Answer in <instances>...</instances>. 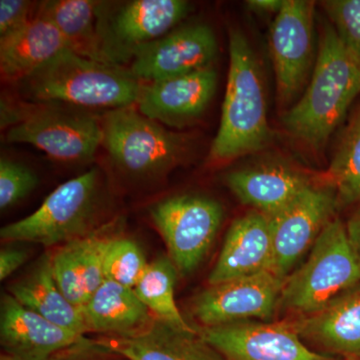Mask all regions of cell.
<instances>
[{"label":"cell","instance_id":"19","mask_svg":"<svg viewBox=\"0 0 360 360\" xmlns=\"http://www.w3.org/2000/svg\"><path fill=\"white\" fill-rule=\"evenodd\" d=\"M94 341L127 360H225L198 329L186 330L158 319L131 338L103 336Z\"/></svg>","mask_w":360,"mask_h":360},{"label":"cell","instance_id":"33","mask_svg":"<svg viewBox=\"0 0 360 360\" xmlns=\"http://www.w3.org/2000/svg\"><path fill=\"white\" fill-rule=\"evenodd\" d=\"M27 257L25 250L6 248L0 251V281H4L25 264Z\"/></svg>","mask_w":360,"mask_h":360},{"label":"cell","instance_id":"30","mask_svg":"<svg viewBox=\"0 0 360 360\" xmlns=\"http://www.w3.org/2000/svg\"><path fill=\"white\" fill-rule=\"evenodd\" d=\"M39 184L37 174L16 161L0 160V208L6 210L23 200Z\"/></svg>","mask_w":360,"mask_h":360},{"label":"cell","instance_id":"2","mask_svg":"<svg viewBox=\"0 0 360 360\" xmlns=\"http://www.w3.org/2000/svg\"><path fill=\"white\" fill-rule=\"evenodd\" d=\"M272 137L257 56L245 33L232 28L221 120L208 158L212 162H226L257 153L269 146Z\"/></svg>","mask_w":360,"mask_h":360},{"label":"cell","instance_id":"1","mask_svg":"<svg viewBox=\"0 0 360 360\" xmlns=\"http://www.w3.org/2000/svg\"><path fill=\"white\" fill-rule=\"evenodd\" d=\"M359 94V59L338 39L330 22H322L309 84L284 115V127L310 148H323Z\"/></svg>","mask_w":360,"mask_h":360},{"label":"cell","instance_id":"35","mask_svg":"<svg viewBox=\"0 0 360 360\" xmlns=\"http://www.w3.org/2000/svg\"><path fill=\"white\" fill-rule=\"evenodd\" d=\"M284 0H251L246 2L251 11L259 13H278Z\"/></svg>","mask_w":360,"mask_h":360},{"label":"cell","instance_id":"12","mask_svg":"<svg viewBox=\"0 0 360 360\" xmlns=\"http://www.w3.org/2000/svg\"><path fill=\"white\" fill-rule=\"evenodd\" d=\"M198 331L225 360H336L310 349L285 321H243Z\"/></svg>","mask_w":360,"mask_h":360},{"label":"cell","instance_id":"6","mask_svg":"<svg viewBox=\"0 0 360 360\" xmlns=\"http://www.w3.org/2000/svg\"><path fill=\"white\" fill-rule=\"evenodd\" d=\"M9 111L4 120L11 124L6 141L32 144L56 160H90L103 146L101 120L85 111L61 108L60 103H39Z\"/></svg>","mask_w":360,"mask_h":360},{"label":"cell","instance_id":"28","mask_svg":"<svg viewBox=\"0 0 360 360\" xmlns=\"http://www.w3.org/2000/svg\"><path fill=\"white\" fill-rule=\"evenodd\" d=\"M148 264L141 246L134 240L113 236L104 255V277L134 288Z\"/></svg>","mask_w":360,"mask_h":360},{"label":"cell","instance_id":"21","mask_svg":"<svg viewBox=\"0 0 360 360\" xmlns=\"http://www.w3.org/2000/svg\"><path fill=\"white\" fill-rule=\"evenodd\" d=\"M65 49L68 45L58 28L34 13L26 25L0 37L2 79L20 84Z\"/></svg>","mask_w":360,"mask_h":360},{"label":"cell","instance_id":"18","mask_svg":"<svg viewBox=\"0 0 360 360\" xmlns=\"http://www.w3.org/2000/svg\"><path fill=\"white\" fill-rule=\"evenodd\" d=\"M274 240L269 217L253 210L234 220L208 277L210 285L270 270Z\"/></svg>","mask_w":360,"mask_h":360},{"label":"cell","instance_id":"8","mask_svg":"<svg viewBox=\"0 0 360 360\" xmlns=\"http://www.w3.org/2000/svg\"><path fill=\"white\" fill-rule=\"evenodd\" d=\"M149 215L179 274L187 276L200 266L212 248L224 212L212 198L182 194L155 203Z\"/></svg>","mask_w":360,"mask_h":360},{"label":"cell","instance_id":"22","mask_svg":"<svg viewBox=\"0 0 360 360\" xmlns=\"http://www.w3.org/2000/svg\"><path fill=\"white\" fill-rule=\"evenodd\" d=\"M89 333L131 338L143 333L155 317L134 288L105 278L82 307Z\"/></svg>","mask_w":360,"mask_h":360},{"label":"cell","instance_id":"15","mask_svg":"<svg viewBox=\"0 0 360 360\" xmlns=\"http://www.w3.org/2000/svg\"><path fill=\"white\" fill-rule=\"evenodd\" d=\"M217 73L212 68L142 84L139 112L175 129L187 127L203 115L217 91Z\"/></svg>","mask_w":360,"mask_h":360},{"label":"cell","instance_id":"32","mask_svg":"<svg viewBox=\"0 0 360 360\" xmlns=\"http://www.w3.org/2000/svg\"><path fill=\"white\" fill-rule=\"evenodd\" d=\"M52 360H127L97 345L94 340L84 338L75 347L56 355Z\"/></svg>","mask_w":360,"mask_h":360},{"label":"cell","instance_id":"36","mask_svg":"<svg viewBox=\"0 0 360 360\" xmlns=\"http://www.w3.org/2000/svg\"><path fill=\"white\" fill-rule=\"evenodd\" d=\"M0 360H20L15 359V357L11 356V355L6 354H2L1 356H0Z\"/></svg>","mask_w":360,"mask_h":360},{"label":"cell","instance_id":"7","mask_svg":"<svg viewBox=\"0 0 360 360\" xmlns=\"http://www.w3.org/2000/svg\"><path fill=\"white\" fill-rule=\"evenodd\" d=\"M103 146L120 168L139 176L167 172L184 158L186 139L129 108L108 110L101 118Z\"/></svg>","mask_w":360,"mask_h":360},{"label":"cell","instance_id":"11","mask_svg":"<svg viewBox=\"0 0 360 360\" xmlns=\"http://www.w3.org/2000/svg\"><path fill=\"white\" fill-rule=\"evenodd\" d=\"M184 0H134L115 13L99 15L98 32L110 63L122 65L134 49L172 32L189 11Z\"/></svg>","mask_w":360,"mask_h":360},{"label":"cell","instance_id":"5","mask_svg":"<svg viewBox=\"0 0 360 360\" xmlns=\"http://www.w3.org/2000/svg\"><path fill=\"white\" fill-rule=\"evenodd\" d=\"M98 201L96 168L56 187L39 210L0 231L4 243L63 245L91 233Z\"/></svg>","mask_w":360,"mask_h":360},{"label":"cell","instance_id":"13","mask_svg":"<svg viewBox=\"0 0 360 360\" xmlns=\"http://www.w3.org/2000/svg\"><path fill=\"white\" fill-rule=\"evenodd\" d=\"M338 201L333 189L309 186L285 207L269 217L274 240L272 272L286 279L297 260L333 219Z\"/></svg>","mask_w":360,"mask_h":360},{"label":"cell","instance_id":"20","mask_svg":"<svg viewBox=\"0 0 360 360\" xmlns=\"http://www.w3.org/2000/svg\"><path fill=\"white\" fill-rule=\"evenodd\" d=\"M113 236L103 231L58 246L51 253L54 278L61 292L82 309L104 279L103 260Z\"/></svg>","mask_w":360,"mask_h":360},{"label":"cell","instance_id":"34","mask_svg":"<svg viewBox=\"0 0 360 360\" xmlns=\"http://www.w3.org/2000/svg\"><path fill=\"white\" fill-rule=\"evenodd\" d=\"M345 229L350 245L360 259V205L348 219Z\"/></svg>","mask_w":360,"mask_h":360},{"label":"cell","instance_id":"23","mask_svg":"<svg viewBox=\"0 0 360 360\" xmlns=\"http://www.w3.org/2000/svg\"><path fill=\"white\" fill-rule=\"evenodd\" d=\"M226 184L243 205L271 217L311 186L307 177L283 165H264L236 170Z\"/></svg>","mask_w":360,"mask_h":360},{"label":"cell","instance_id":"26","mask_svg":"<svg viewBox=\"0 0 360 360\" xmlns=\"http://www.w3.org/2000/svg\"><path fill=\"white\" fill-rule=\"evenodd\" d=\"M177 276L179 271L170 258L160 257L149 262L134 290L155 319L186 330H196L187 323L175 302Z\"/></svg>","mask_w":360,"mask_h":360},{"label":"cell","instance_id":"14","mask_svg":"<svg viewBox=\"0 0 360 360\" xmlns=\"http://www.w3.org/2000/svg\"><path fill=\"white\" fill-rule=\"evenodd\" d=\"M217 54V37L210 26L187 25L135 49L129 70L149 84L212 68Z\"/></svg>","mask_w":360,"mask_h":360},{"label":"cell","instance_id":"10","mask_svg":"<svg viewBox=\"0 0 360 360\" xmlns=\"http://www.w3.org/2000/svg\"><path fill=\"white\" fill-rule=\"evenodd\" d=\"M285 279L270 270L208 286L191 302V315L201 328L271 319L278 307Z\"/></svg>","mask_w":360,"mask_h":360},{"label":"cell","instance_id":"24","mask_svg":"<svg viewBox=\"0 0 360 360\" xmlns=\"http://www.w3.org/2000/svg\"><path fill=\"white\" fill-rule=\"evenodd\" d=\"M9 293L26 309L32 310L79 335L89 333L82 310L61 292L54 278L51 253H44L25 276L8 288Z\"/></svg>","mask_w":360,"mask_h":360},{"label":"cell","instance_id":"16","mask_svg":"<svg viewBox=\"0 0 360 360\" xmlns=\"http://www.w3.org/2000/svg\"><path fill=\"white\" fill-rule=\"evenodd\" d=\"M84 338L26 309L11 293L2 296L0 343L4 354L20 360H52Z\"/></svg>","mask_w":360,"mask_h":360},{"label":"cell","instance_id":"4","mask_svg":"<svg viewBox=\"0 0 360 360\" xmlns=\"http://www.w3.org/2000/svg\"><path fill=\"white\" fill-rule=\"evenodd\" d=\"M360 283V259L345 225L333 219L322 229L309 258L284 283L278 307L295 316L309 315Z\"/></svg>","mask_w":360,"mask_h":360},{"label":"cell","instance_id":"17","mask_svg":"<svg viewBox=\"0 0 360 360\" xmlns=\"http://www.w3.org/2000/svg\"><path fill=\"white\" fill-rule=\"evenodd\" d=\"M300 336L328 354L360 360V283L317 312L286 321Z\"/></svg>","mask_w":360,"mask_h":360},{"label":"cell","instance_id":"9","mask_svg":"<svg viewBox=\"0 0 360 360\" xmlns=\"http://www.w3.org/2000/svg\"><path fill=\"white\" fill-rule=\"evenodd\" d=\"M314 1L284 0L270 28V54L283 106L295 101L314 70Z\"/></svg>","mask_w":360,"mask_h":360},{"label":"cell","instance_id":"3","mask_svg":"<svg viewBox=\"0 0 360 360\" xmlns=\"http://www.w3.org/2000/svg\"><path fill=\"white\" fill-rule=\"evenodd\" d=\"M20 84L25 96L37 103L112 110L136 104L143 84L122 65L65 49Z\"/></svg>","mask_w":360,"mask_h":360},{"label":"cell","instance_id":"25","mask_svg":"<svg viewBox=\"0 0 360 360\" xmlns=\"http://www.w3.org/2000/svg\"><path fill=\"white\" fill-rule=\"evenodd\" d=\"M99 2L90 0H51L39 4L35 13L58 28L71 51L113 65L106 58L99 37Z\"/></svg>","mask_w":360,"mask_h":360},{"label":"cell","instance_id":"27","mask_svg":"<svg viewBox=\"0 0 360 360\" xmlns=\"http://www.w3.org/2000/svg\"><path fill=\"white\" fill-rule=\"evenodd\" d=\"M326 179L338 208L360 202V106L343 131Z\"/></svg>","mask_w":360,"mask_h":360},{"label":"cell","instance_id":"29","mask_svg":"<svg viewBox=\"0 0 360 360\" xmlns=\"http://www.w3.org/2000/svg\"><path fill=\"white\" fill-rule=\"evenodd\" d=\"M338 39L360 60V0L322 1Z\"/></svg>","mask_w":360,"mask_h":360},{"label":"cell","instance_id":"31","mask_svg":"<svg viewBox=\"0 0 360 360\" xmlns=\"http://www.w3.org/2000/svg\"><path fill=\"white\" fill-rule=\"evenodd\" d=\"M32 2L27 0H1L0 1V37L26 25L34 14Z\"/></svg>","mask_w":360,"mask_h":360}]
</instances>
